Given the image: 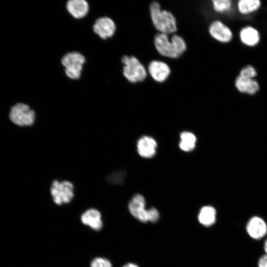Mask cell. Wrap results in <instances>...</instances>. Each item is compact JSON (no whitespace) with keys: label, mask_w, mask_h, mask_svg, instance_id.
<instances>
[{"label":"cell","mask_w":267,"mask_h":267,"mask_svg":"<svg viewBox=\"0 0 267 267\" xmlns=\"http://www.w3.org/2000/svg\"><path fill=\"white\" fill-rule=\"evenodd\" d=\"M264 248L266 254H267V239L265 242Z\"/></svg>","instance_id":"26"},{"label":"cell","mask_w":267,"mask_h":267,"mask_svg":"<svg viewBox=\"0 0 267 267\" xmlns=\"http://www.w3.org/2000/svg\"><path fill=\"white\" fill-rule=\"evenodd\" d=\"M82 222L92 229L98 231L103 226L100 212L97 209L91 208L84 212L81 217Z\"/></svg>","instance_id":"12"},{"label":"cell","mask_w":267,"mask_h":267,"mask_svg":"<svg viewBox=\"0 0 267 267\" xmlns=\"http://www.w3.org/2000/svg\"><path fill=\"white\" fill-rule=\"evenodd\" d=\"M66 7L69 14L76 19L85 17L89 11V4L85 0H69Z\"/></svg>","instance_id":"13"},{"label":"cell","mask_w":267,"mask_h":267,"mask_svg":"<svg viewBox=\"0 0 267 267\" xmlns=\"http://www.w3.org/2000/svg\"><path fill=\"white\" fill-rule=\"evenodd\" d=\"M150 13L153 24L159 33L169 35L177 31V21L174 15L169 11L161 9L158 2L153 1L150 4Z\"/></svg>","instance_id":"2"},{"label":"cell","mask_w":267,"mask_h":267,"mask_svg":"<svg viewBox=\"0 0 267 267\" xmlns=\"http://www.w3.org/2000/svg\"><path fill=\"white\" fill-rule=\"evenodd\" d=\"M121 61L124 65L123 75L129 82L136 83L145 79L147 77L146 70L136 57L124 55Z\"/></svg>","instance_id":"4"},{"label":"cell","mask_w":267,"mask_h":267,"mask_svg":"<svg viewBox=\"0 0 267 267\" xmlns=\"http://www.w3.org/2000/svg\"><path fill=\"white\" fill-rule=\"evenodd\" d=\"M157 143L152 137L143 136L140 137L137 143V152L140 156L144 158H151L156 153Z\"/></svg>","instance_id":"14"},{"label":"cell","mask_w":267,"mask_h":267,"mask_svg":"<svg viewBox=\"0 0 267 267\" xmlns=\"http://www.w3.org/2000/svg\"><path fill=\"white\" fill-rule=\"evenodd\" d=\"M116 29V26L114 21L106 16L98 18L93 25L94 32L104 40L112 37L114 35Z\"/></svg>","instance_id":"8"},{"label":"cell","mask_w":267,"mask_h":267,"mask_svg":"<svg viewBox=\"0 0 267 267\" xmlns=\"http://www.w3.org/2000/svg\"><path fill=\"white\" fill-rule=\"evenodd\" d=\"M90 267H112V265L106 258L96 257L91 261Z\"/></svg>","instance_id":"22"},{"label":"cell","mask_w":267,"mask_h":267,"mask_svg":"<svg viewBox=\"0 0 267 267\" xmlns=\"http://www.w3.org/2000/svg\"><path fill=\"white\" fill-rule=\"evenodd\" d=\"M123 267H138L136 265L133 263H128L124 265Z\"/></svg>","instance_id":"25"},{"label":"cell","mask_w":267,"mask_h":267,"mask_svg":"<svg viewBox=\"0 0 267 267\" xmlns=\"http://www.w3.org/2000/svg\"><path fill=\"white\" fill-rule=\"evenodd\" d=\"M154 42L160 54L171 58L179 57L186 49V44L184 39L176 34L169 39L168 35L159 33L155 35Z\"/></svg>","instance_id":"1"},{"label":"cell","mask_w":267,"mask_h":267,"mask_svg":"<svg viewBox=\"0 0 267 267\" xmlns=\"http://www.w3.org/2000/svg\"><path fill=\"white\" fill-rule=\"evenodd\" d=\"M246 230L250 237L259 240L267 233V224L261 217L254 216L251 218L246 225Z\"/></svg>","instance_id":"10"},{"label":"cell","mask_w":267,"mask_h":267,"mask_svg":"<svg viewBox=\"0 0 267 267\" xmlns=\"http://www.w3.org/2000/svg\"><path fill=\"white\" fill-rule=\"evenodd\" d=\"M239 38L244 45L253 47L257 45L260 41L261 36L259 31L251 26L242 28L239 32Z\"/></svg>","instance_id":"15"},{"label":"cell","mask_w":267,"mask_h":267,"mask_svg":"<svg viewBox=\"0 0 267 267\" xmlns=\"http://www.w3.org/2000/svg\"><path fill=\"white\" fill-rule=\"evenodd\" d=\"M209 32L213 39L222 43L230 42L233 36L229 27L220 20H215L211 23Z\"/></svg>","instance_id":"7"},{"label":"cell","mask_w":267,"mask_h":267,"mask_svg":"<svg viewBox=\"0 0 267 267\" xmlns=\"http://www.w3.org/2000/svg\"><path fill=\"white\" fill-rule=\"evenodd\" d=\"M235 87L241 93L250 95L256 94L260 89L258 82L255 79H249L239 75L235 80Z\"/></svg>","instance_id":"16"},{"label":"cell","mask_w":267,"mask_h":267,"mask_svg":"<svg viewBox=\"0 0 267 267\" xmlns=\"http://www.w3.org/2000/svg\"><path fill=\"white\" fill-rule=\"evenodd\" d=\"M74 190L73 183L68 180H55L50 188L52 200L58 205L70 202L74 196Z\"/></svg>","instance_id":"6"},{"label":"cell","mask_w":267,"mask_h":267,"mask_svg":"<svg viewBox=\"0 0 267 267\" xmlns=\"http://www.w3.org/2000/svg\"><path fill=\"white\" fill-rule=\"evenodd\" d=\"M149 221L156 222L159 218V214L156 209L151 208L148 210Z\"/></svg>","instance_id":"23"},{"label":"cell","mask_w":267,"mask_h":267,"mask_svg":"<svg viewBox=\"0 0 267 267\" xmlns=\"http://www.w3.org/2000/svg\"><path fill=\"white\" fill-rule=\"evenodd\" d=\"M212 2L214 10L220 13L229 11L232 6V2L230 0H213Z\"/></svg>","instance_id":"20"},{"label":"cell","mask_w":267,"mask_h":267,"mask_svg":"<svg viewBox=\"0 0 267 267\" xmlns=\"http://www.w3.org/2000/svg\"><path fill=\"white\" fill-rule=\"evenodd\" d=\"M216 210L214 207L210 206H204L201 208L199 213V222L204 226H211L216 222Z\"/></svg>","instance_id":"17"},{"label":"cell","mask_w":267,"mask_h":267,"mask_svg":"<svg viewBox=\"0 0 267 267\" xmlns=\"http://www.w3.org/2000/svg\"><path fill=\"white\" fill-rule=\"evenodd\" d=\"M258 267H267V254L261 257L258 262Z\"/></svg>","instance_id":"24"},{"label":"cell","mask_w":267,"mask_h":267,"mask_svg":"<svg viewBox=\"0 0 267 267\" xmlns=\"http://www.w3.org/2000/svg\"><path fill=\"white\" fill-rule=\"evenodd\" d=\"M261 4L260 0H239L237 2V8L240 14L246 15L257 11Z\"/></svg>","instance_id":"18"},{"label":"cell","mask_w":267,"mask_h":267,"mask_svg":"<svg viewBox=\"0 0 267 267\" xmlns=\"http://www.w3.org/2000/svg\"><path fill=\"white\" fill-rule=\"evenodd\" d=\"M9 120L16 127H25L32 126L36 120V113L27 104L17 103L10 109Z\"/></svg>","instance_id":"3"},{"label":"cell","mask_w":267,"mask_h":267,"mask_svg":"<svg viewBox=\"0 0 267 267\" xmlns=\"http://www.w3.org/2000/svg\"><path fill=\"white\" fill-rule=\"evenodd\" d=\"M148 69L152 78L158 83L165 81L171 73L169 65L165 62L159 60L151 61L149 63Z\"/></svg>","instance_id":"11"},{"label":"cell","mask_w":267,"mask_h":267,"mask_svg":"<svg viewBox=\"0 0 267 267\" xmlns=\"http://www.w3.org/2000/svg\"><path fill=\"white\" fill-rule=\"evenodd\" d=\"M180 137L179 147L181 150L189 151L194 148L196 137L194 134L188 132H183L181 133Z\"/></svg>","instance_id":"19"},{"label":"cell","mask_w":267,"mask_h":267,"mask_svg":"<svg viewBox=\"0 0 267 267\" xmlns=\"http://www.w3.org/2000/svg\"><path fill=\"white\" fill-rule=\"evenodd\" d=\"M239 75L247 79H255L257 75V72L253 66L247 65L240 70Z\"/></svg>","instance_id":"21"},{"label":"cell","mask_w":267,"mask_h":267,"mask_svg":"<svg viewBox=\"0 0 267 267\" xmlns=\"http://www.w3.org/2000/svg\"><path fill=\"white\" fill-rule=\"evenodd\" d=\"M145 201L142 195L136 194L129 203V210L131 214L141 222L149 221L148 211L145 208Z\"/></svg>","instance_id":"9"},{"label":"cell","mask_w":267,"mask_h":267,"mask_svg":"<svg viewBox=\"0 0 267 267\" xmlns=\"http://www.w3.org/2000/svg\"><path fill=\"white\" fill-rule=\"evenodd\" d=\"M85 62V57L77 51L68 52L61 58V63L65 68L66 75L72 80L80 78Z\"/></svg>","instance_id":"5"}]
</instances>
